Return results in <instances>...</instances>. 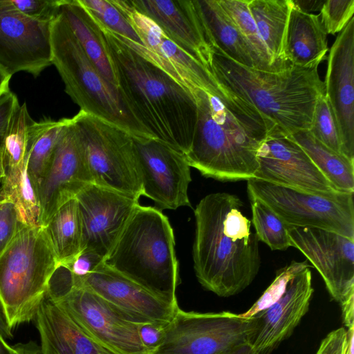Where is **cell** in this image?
I'll use <instances>...</instances> for the list:
<instances>
[{
  "mask_svg": "<svg viewBox=\"0 0 354 354\" xmlns=\"http://www.w3.org/2000/svg\"><path fill=\"white\" fill-rule=\"evenodd\" d=\"M234 194H209L194 209V268L198 282L221 297L248 287L261 267L259 239Z\"/></svg>",
  "mask_w": 354,
  "mask_h": 354,
  "instance_id": "cell-1",
  "label": "cell"
},
{
  "mask_svg": "<svg viewBox=\"0 0 354 354\" xmlns=\"http://www.w3.org/2000/svg\"><path fill=\"white\" fill-rule=\"evenodd\" d=\"M225 91L223 95L203 91L196 95L197 122L185 157L189 166L205 177L248 180L258 168L261 144L275 126L252 106Z\"/></svg>",
  "mask_w": 354,
  "mask_h": 354,
  "instance_id": "cell-2",
  "label": "cell"
},
{
  "mask_svg": "<svg viewBox=\"0 0 354 354\" xmlns=\"http://www.w3.org/2000/svg\"><path fill=\"white\" fill-rule=\"evenodd\" d=\"M100 26L116 70L118 89L131 113L154 139L185 155L197 122L195 99L113 32Z\"/></svg>",
  "mask_w": 354,
  "mask_h": 354,
  "instance_id": "cell-3",
  "label": "cell"
},
{
  "mask_svg": "<svg viewBox=\"0 0 354 354\" xmlns=\"http://www.w3.org/2000/svg\"><path fill=\"white\" fill-rule=\"evenodd\" d=\"M212 50L211 72L220 86L288 135L310 130L316 102L325 95L318 67L290 64L281 71L267 72L239 64Z\"/></svg>",
  "mask_w": 354,
  "mask_h": 354,
  "instance_id": "cell-4",
  "label": "cell"
},
{
  "mask_svg": "<svg viewBox=\"0 0 354 354\" xmlns=\"http://www.w3.org/2000/svg\"><path fill=\"white\" fill-rule=\"evenodd\" d=\"M103 263L155 295L178 303L174 234L161 209L139 204Z\"/></svg>",
  "mask_w": 354,
  "mask_h": 354,
  "instance_id": "cell-5",
  "label": "cell"
},
{
  "mask_svg": "<svg viewBox=\"0 0 354 354\" xmlns=\"http://www.w3.org/2000/svg\"><path fill=\"white\" fill-rule=\"evenodd\" d=\"M58 267L44 227L19 223L0 254V302L12 330L35 319Z\"/></svg>",
  "mask_w": 354,
  "mask_h": 354,
  "instance_id": "cell-6",
  "label": "cell"
},
{
  "mask_svg": "<svg viewBox=\"0 0 354 354\" xmlns=\"http://www.w3.org/2000/svg\"><path fill=\"white\" fill-rule=\"evenodd\" d=\"M51 62L66 93L80 111L113 124L139 138L154 139L138 122L117 87L109 83L88 59L59 14L51 24Z\"/></svg>",
  "mask_w": 354,
  "mask_h": 354,
  "instance_id": "cell-7",
  "label": "cell"
},
{
  "mask_svg": "<svg viewBox=\"0 0 354 354\" xmlns=\"http://www.w3.org/2000/svg\"><path fill=\"white\" fill-rule=\"evenodd\" d=\"M72 119L91 184L139 199L142 188L133 136L80 110Z\"/></svg>",
  "mask_w": 354,
  "mask_h": 354,
  "instance_id": "cell-8",
  "label": "cell"
},
{
  "mask_svg": "<svg viewBox=\"0 0 354 354\" xmlns=\"http://www.w3.org/2000/svg\"><path fill=\"white\" fill-rule=\"evenodd\" d=\"M257 325L256 315L245 317L228 311L203 313L179 308L153 354H228L250 345Z\"/></svg>",
  "mask_w": 354,
  "mask_h": 354,
  "instance_id": "cell-9",
  "label": "cell"
},
{
  "mask_svg": "<svg viewBox=\"0 0 354 354\" xmlns=\"http://www.w3.org/2000/svg\"><path fill=\"white\" fill-rule=\"evenodd\" d=\"M250 199L257 198L290 226L311 227L354 239V193L313 194L254 178L247 180Z\"/></svg>",
  "mask_w": 354,
  "mask_h": 354,
  "instance_id": "cell-10",
  "label": "cell"
},
{
  "mask_svg": "<svg viewBox=\"0 0 354 354\" xmlns=\"http://www.w3.org/2000/svg\"><path fill=\"white\" fill-rule=\"evenodd\" d=\"M137 32L141 44L115 33L135 52L167 73L195 99L199 91L214 95L226 93L212 73L172 41L149 17L136 10L128 0H112Z\"/></svg>",
  "mask_w": 354,
  "mask_h": 354,
  "instance_id": "cell-11",
  "label": "cell"
},
{
  "mask_svg": "<svg viewBox=\"0 0 354 354\" xmlns=\"http://www.w3.org/2000/svg\"><path fill=\"white\" fill-rule=\"evenodd\" d=\"M48 298L86 335L114 353L153 354L140 340L142 322L88 289L73 286Z\"/></svg>",
  "mask_w": 354,
  "mask_h": 354,
  "instance_id": "cell-12",
  "label": "cell"
},
{
  "mask_svg": "<svg viewBox=\"0 0 354 354\" xmlns=\"http://www.w3.org/2000/svg\"><path fill=\"white\" fill-rule=\"evenodd\" d=\"M290 247L299 250L321 274L339 305L354 298V239L311 227L290 226Z\"/></svg>",
  "mask_w": 354,
  "mask_h": 354,
  "instance_id": "cell-13",
  "label": "cell"
},
{
  "mask_svg": "<svg viewBox=\"0 0 354 354\" xmlns=\"http://www.w3.org/2000/svg\"><path fill=\"white\" fill-rule=\"evenodd\" d=\"M133 140L142 196L153 201L160 209L192 207L187 194L191 167L185 155L156 139Z\"/></svg>",
  "mask_w": 354,
  "mask_h": 354,
  "instance_id": "cell-14",
  "label": "cell"
},
{
  "mask_svg": "<svg viewBox=\"0 0 354 354\" xmlns=\"http://www.w3.org/2000/svg\"><path fill=\"white\" fill-rule=\"evenodd\" d=\"M257 159L254 178L313 194L342 192L333 187L290 136L277 127L268 131Z\"/></svg>",
  "mask_w": 354,
  "mask_h": 354,
  "instance_id": "cell-15",
  "label": "cell"
},
{
  "mask_svg": "<svg viewBox=\"0 0 354 354\" xmlns=\"http://www.w3.org/2000/svg\"><path fill=\"white\" fill-rule=\"evenodd\" d=\"M91 184L77 128L72 118L62 127L50 163L37 189L39 225L44 227L67 201Z\"/></svg>",
  "mask_w": 354,
  "mask_h": 354,
  "instance_id": "cell-16",
  "label": "cell"
},
{
  "mask_svg": "<svg viewBox=\"0 0 354 354\" xmlns=\"http://www.w3.org/2000/svg\"><path fill=\"white\" fill-rule=\"evenodd\" d=\"M51 24L24 15L11 0H0V67L10 76L26 71L37 77L51 65Z\"/></svg>",
  "mask_w": 354,
  "mask_h": 354,
  "instance_id": "cell-17",
  "label": "cell"
},
{
  "mask_svg": "<svg viewBox=\"0 0 354 354\" xmlns=\"http://www.w3.org/2000/svg\"><path fill=\"white\" fill-rule=\"evenodd\" d=\"M75 198L82 223V251L104 259L139 205V199L93 184L87 185Z\"/></svg>",
  "mask_w": 354,
  "mask_h": 354,
  "instance_id": "cell-18",
  "label": "cell"
},
{
  "mask_svg": "<svg viewBox=\"0 0 354 354\" xmlns=\"http://www.w3.org/2000/svg\"><path fill=\"white\" fill-rule=\"evenodd\" d=\"M325 96L334 114L344 156L354 160V17L340 32L328 57Z\"/></svg>",
  "mask_w": 354,
  "mask_h": 354,
  "instance_id": "cell-19",
  "label": "cell"
},
{
  "mask_svg": "<svg viewBox=\"0 0 354 354\" xmlns=\"http://www.w3.org/2000/svg\"><path fill=\"white\" fill-rule=\"evenodd\" d=\"M142 323L167 325L180 308L106 266L102 262L85 278L74 281Z\"/></svg>",
  "mask_w": 354,
  "mask_h": 354,
  "instance_id": "cell-20",
  "label": "cell"
},
{
  "mask_svg": "<svg viewBox=\"0 0 354 354\" xmlns=\"http://www.w3.org/2000/svg\"><path fill=\"white\" fill-rule=\"evenodd\" d=\"M210 73L214 51L195 0H128Z\"/></svg>",
  "mask_w": 354,
  "mask_h": 354,
  "instance_id": "cell-21",
  "label": "cell"
},
{
  "mask_svg": "<svg viewBox=\"0 0 354 354\" xmlns=\"http://www.w3.org/2000/svg\"><path fill=\"white\" fill-rule=\"evenodd\" d=\"M310 267L295 274L280 297L256 314L258 325L250 346L257 353L270 354L291 336L308 311L314 292Z\"/></svg>",
  "mask_w": 354,
  "mask_h": 354,
  "instance_id": "cell-22",
  "label": "cell"
},
{
  "mask_svg": "<svg viewBox=\"0 0 354 354\" xmlns=\"http://www.w3.org/2000/svg\"><path fill=\"white\" fill-rule=\"evenodd\" d=\"M35 320L41 348L53 354H117L86 335L47 295Z\"/></svg>",
  "mask_w": 354,
  "mask_h": 354,
  "instance_id": "cell-23",
  "label": "cell"
},
{
  "mask_svg": "<svg viewBox=\"0 0 354 354\" xmlns=\"http://www.w3.org/2000/svg\"><path fill=\"white\" fill-rule=\"evenodd\" d=\"M328 50L327 34L319 15L303 12L293 3L285 43L288 64L302 68L318 67L326 58Z\"/></svg>",
  "mask_w": 354,
  "mask_h": 354,
  "instance_id": "cell-24",
  "label": "cell"
},
{
  "mask_svg": "<svg viewBox=\"0 0 354 354\" xmlns=\"http://www.w3.org/2000/svg\"><path fill=\"white\" fill-rule=\"evenodd\" d=\"M59 13L101 75L118 88L116 70L104 33L79 0H60Z\"/></svg>",
  "mask_w": 354,
  "mask_h": 354,
  "instance_id": "cell-25",
  "label": "cell"
},
{
  "mask_svg": "<svg viewBox=\"0 0 354 354\" xmlns=\"http://www.w3.org/2000/svg\"><path fill=\"white\" fill-rule=\"evenodd\" d=\"M212 48L235 62L257 69L254 58L237 27L218 0H195Z\"/></svg>",
  "mask_w": 354,
  "mask_h": 354,
  "instance_id": "cell-26",
  "label": "cell"
},
{
  "mask_svg": "<svg viewBox=\"0 0 354 354\" xmlns=\"http://www.w3.org/2000/svg\"><path fill=\"white\" fill-rule=\"evenodd\" d=\"M292 0H249L248 7L273 66L278 71L290 64L285 43Z\"/></svg>",
  "mask_w": 354,
  "mask_h": 354,
  "instance_id": "cell-27",
  "label": "cell"
},
{
  "mask_svg": "<svg viewBox=\"0 0 354 354\" xmlns=\"http://www.w3.org/2000/svg\"><path fill=\"white\" fill-rule=\"evenodd\" d=\"M290 136L335 189L354 193V160L324 145L308 129L299 130Z\"/></svg>",
  "mask_w": 354,
  "mask_h": 354,
  "instance_id": "cell-28",
  "label": "cell"
},
{
  "mask_svg": "<svg viewBox=\"0 0 354 354\" xmlns=\"http://www.w3.org/2000/svg\"><path fill=\"white\" fill-rule=\"evenodd\" d=\"M44 228L59 266H68L82 251V223L75 198L61 206Z\"/></svg>",
  "mask_w": 354,
  "mask_h": 354,
  "instance_id": "cell-29",
  "label": "cell"
},
{
  "mask_svg": "<svg viewBox=\"0 0 354 354\" xmlns=\"http://www.w3.org/2000/svg\"><path fill=\"white\" fill-rule=\"evenodd\" d=\"M66 120H53L48 118L40 122L33 121L29 127L27 171L36 192Z\"/></svg>",
  "mask_w": 354,
  "mask_h": 354,
  "instance_id": "cell-30",
  "label": "cell"
},
{
  "mask_svg": "<svg viewBox=\"0 0 354 354\" xmlns=\"http://www.w3.org/2000/svg\"><path fill=\"white\" fill-rule=\"evenodd\" d=\"M0 200L15 205L19 223L39 226L40 207L36 189L30 180L27 165L18 171L7 174L1 180Z\"/></svg>",
  "mask_w": 354,
  "mask_h": 354,
  "instance_id": "cell-31",
  "label": "cell"
},
{
  "mask_svg": "<svg viewBox=\"0 0 354 354\" xmlns=\"http://www.w3.org/2000/svg\"><path fill=\"white\" fill-rule=\"evenodd\" d=\"M33 121L26 103L22 105L19 104L11 116L3 140L5 175L18 171L27 165L29 153L28 130Z\"/></svg>",
  "mask_w": 354,
  "mask_h": 354,
  "instance_id": "cell-32",
  "label": "cell"
},
{
  "mask_svg": "<svg viewBox=\"0 0 354 354\" xmlns=\"http://www.w3.org/2000/svg\"><path fill=\"white\" fill-rule=\"evenodd\" d=\"M230 17L254 58L257 69L279 72L273 66L248 7L249 0H218Z\"/></svg>",
  "mask_w": 354,
  "mask_h": 354,
  "instance_id": "cell-33",
  "label": "cell"
},
{
  "mask_svg": "<svg viewBox=\"0 0 354 354\" xmlns=\"http://www.w3.org/2000/svg\"><path fill=\"white\" fill-rule=\"evenodd\" d=\"M252 221L259 241L272 250H286L290 247L289 225L268 206L257 198L250 199Z\"/></svg>",
  "mask_w": 354,
  "mask_h": 354,
  "instance_id": "cell-34",
  "label": "cell"
},
{
  "mask_svg": "<svg viewBox=\"0 0 354 354\" xmlns=\"http://www.w3.org/2000/svg\"><path fill=\"white\" fill-rule=\"evenodd\" d=\"M79 1L100 25L128 40L142 44L133 26L112 0H79Z\"/></svg>",
  "mask_w": 354,
  "mask_h": 354,
  "instance_id": "cell-35",
  "label": "cell"
},
{
  "mask_svg": "<svg viewBox=\"0 0 354 354\" xmlns=\"http://www.w3.org/2000/svg\"><path fill=\"white\" fill-rule=\"evenodd\" d=\"M310 131L324 145L343 154L338 127L325 95L319 97L316 102Z\"/></svg>",
  "mask_w": 354,
  "mask_h": 354,
  "instance_id": "cell-36",
  "label": "cell"
},
{
  "mask_svg": "<svg viewBox=\"0 0 354 354\" xmlns=\"http://www.w3.org/2000/svg\"><path fill=\"white\" fill-rule=\"evenodd\" d=\"M308 265L309 264L307 260L304 261H292L290 264L281 268L260 298L248 310L241 315L245 317H251L267 308L283 294L290 279Z\"/></svg>",
  "mask_w": 354,
  "mask_h": 354,
  "instance_id": "cell-37",
  "label": "cell"
},
{
  "mask_svg": "<svg viewBox=\"0 0 354 354\" xmlns=\"http://www.w3.org/2000/svg\"><path fill=\"white\" fill-rule=\"evenodd\" d=\"M321 23L326 34L341 32L353 17L354 0H327L323 3Z\"/></svg>",
  "mask_w": 354,
  "mask_h": 354,
  "instance_id": "cell-38",
  "label": "cell"
},
{
  "mask_svg": "<svg viewBox=\"0 0 354 354\" xmlns=\"http://www.w3.org/2000/svg\"><path fill=\"white\" fill-rule=\"evenodd\" d=\"M22 14L37 21L53 23L59 16L60 0H11Z\"/></svg>",
  "mask_w": 354,
  "mask_h": 354,
  "instance_id": "cell-39",
  "label": "cell"
},
{
  "mask_svg": "<svg viewBox=\"0 0 354 354\" xmlns=\"http://www.w3.org/2000/svg\"><path fill=\"white\" fill-rule=\"evenodd\" d=\"M19 223L13 203L0 200V254L14 236Z\"/></svg>",
  "mask_w": 354,
  "mask_h": 354,
  "instance_id": "cell-40",
  "label": "cell"
},
{
  "mask_svg": "<svg viewBox=\"0 0 354 354\" xmlns=\"http://www.w3.org/2000/svg\"><path fill=\"white\" fill-rule=\"evenodd\" d=\"M104 259L97 254L87 251H82L66 266L73 275V280H80L90 274L100 263Z\"/></svg>",
  "mask_w": 354,
  "mask_h": 354,
  "instance_id": "cell-41",
  "label": "cell"
},
{
  "mask_svg": "<svg viewBox=\"0 0 354 354\" xmlns=\"http://www.w3.org/2000/svg\"><path fill=\"white\" fill-rule=\"evenodd\" d=\"M167 325L156 322H145L139 326L138 333L143 345L153 352L162 344Z\"/></svg>",
  "mask_w": 354,
  "mask_h": 354,
  "instance_id": "cell-42",
  "label": "cell"
},
{
  "mask_svg": "<svg viewBox=\"0 0 354 354\" xmlns=\"http://www.w3.org/2000/svg\"><path fill=\"white\" fill-rule=\"evenodd\" d=\"M346 335L345 327L330 331L321 342L316 354H344Z\"/></svg>",
  "mask_w": 354,
  "mask_h": 354,
  "instance_id": "cell-43",
  "label": "cell"
},
{
  "mask_svg": "<svg viewBox=\"0 0 354 354\" xmlns=\"http://www.w3.org/2000/svg\"><path fill=\"white\" fill-rule=\"evenodd\" d=\"M19 104L17 96L10 90L0 95V142L3 139L11 116Z\"/></svg>",
  "mask_w": 354,
  "mask_h": 354,
  "instance_id": "cell-44",
  "label": "cell"
},
{
  "mask_svg": "<svg viewBox=\"0 0 354 354\" xmlns=\"http://www.w3.org/2000/svg\"><path fill=\"white\" fill-rule=\"evenodd\" d=\"M12 354H44L42 348L34 341L11 346Z\"/></svg>",
  "mask_w": 354,
  "mask_h": 354,
  "instance_id": "cell-45",
  "label": "cell"
},
{
  "mask_svg": "<svg viewBox=\"0 0 354 354\" xmlns=\"http://www.w3.org/2000/svg\"><path fill=\"white\" fill-rule=\"evenodd\" d=\"M325 1L322 0H308L299 1L292 0L293 3L301 10L307 13H311L313 11L320 10Z\"/></svg>",
  "mask_w": 354,
  "mask_h": 354,
  "instance_id": "cell-46",
  "label": "cell"
},
{
  "mask_svg": "<svg viewBox=\"0 0 354 354\" xmlns=\"http://www.w3.org/2000/svg\"><path fill=\"white\" fill-rule=\"evenodd\" d=\"M0 336L5 340L13 337L12 329L10 327L3 307L0 302Z\"/></svg>",
  "mask_w": 354,
  "mask_h": 354,
  "instance_id": "cell-47",
  "label": "cell"
},
{
  "mask_svg": "<svg viewBox=\"0 0 354 354\" xmlns=\"http://www.w3.org/2000/svg\"><path fill=\"white\" fill-rule=\"evenodd\" d=\"M11 77L1 67H0V95L9 89V82Z\"/></svg>",
  "mask_w": 354,
  "mask_h": 354,
  "instance_id": "cell-48",
  "label": "cell"
},
{
  "mask_svg": "<svg viewBox=\"0 0 354 354\" xmlns=\"http://www.w3.org/2000/svg\"><path fill=\"white\" fill-rule=\"evenodd\" d=\"M346 342L344 354H353L354 327L346 329Z\"/></svg>",
  "mask_w": 354,
  "mask_h": 354,
  "instance_id": "cell-49",
  "label": "cell"
},
{
  "mask_svg": "<svg viewBox=\"0 0 354 354\" xmlns=\"http://www.w3.org/2000/svg\"><path fill=\"white\" fill-rule=\"evenodd\" d=\"M0 354H12L11 346L0 336Z\"/></svg>",
  "mask_w": 354,
  "mask_h": 354,
  "instance_id": "cell-50",
  "label": "cell"
},
{
  "mask_svg": "<svg viewBox=\"0 0 354 354\" xmlns=\"http://www.w3.org/2000/svg\"><path fill=\"white\" fill-rule=\"evenodd\" d=\"M228 354H259L257 353L250 345L244 346L232 353Z\"/></svg>",
  "mask_w": 354,
  "mask_h": 354,
  "instance_id": "cell-51",
  "label": "cell"
},
{
  "mask_svg": "<svg viewBox=\"0 0 354 354\" xmlns=\"http://www.w3.org/2000/svg\"><path fill=\"white\" fill-rule=\"evenodd\" d=\"M42 350H43L44 354H53L52 353L49 352L48 351L44 350L43 348H42Z\"/></svg>",
  "mask_w": 354,
  "mask_h": 354,
  "instance_id": "cell-52",
  "label": "cell"
}]
</instances>
